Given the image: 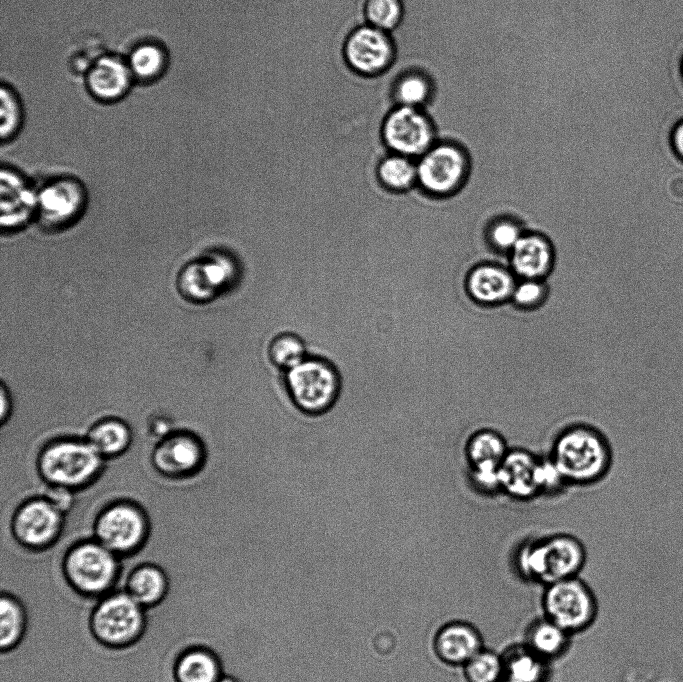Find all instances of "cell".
<instances>
[{
    "label": "cell",
    "instance_id": "1",
    "mask_svg": "<svg viewBox=\"0 0 683 682\" xmlns=\"http://www.w3.org/2000/svg\"><path fill=\"white\" fill-rule=\"evenodd\" d=\"M62 570L75 591L99 599L116 589L121 559L95 538H82L67 547Z\"/></svg>",
    "mask_w": 683,
    "mask_h": 682
},
{
    "label": "cell",
    "instance_id": "2",
    "mask_svg": "<svg viewBox=\"0 0 683 682\" xmlns=\"http://www.w3.org/2000/svg\"><path fill=\"white\" fill-rule=\"evenodd\" d=\"M283 382L294 407L311 417L329 412L342 390L341 374L335 364L314 355H308L298 365L284 372Z\"/></svg>",
    "mask_w": 683,
    "mask_h": 682
},
{
    "label": "cell",
    "instance_id": "3",
    "mask_svg": "<svg viewBox=\"0 0 683 682\" xmlns=\"http://www.w3.org/2000/svg\"><path fill=\"white\" fill-rule=\"evenodd\" d=\"M103 464L104 459L86 438L52 441L41 449L37 459L38 473L47 485L73 491L95 481Z\"/></svg>",
    "mask_w": 683,
    "mask_h": 682
},
{
    "label": "cell",
    "instance_id": "4",
    "mask_svg": "<svg viewBox=\"0 0 683 682\" xmlns=\"http://www.w3.org/2000/svg\"><path fill=\"white\" fill-rule=\"evenodd\" d=\"M145 621V608L126 591L117 590L97 600L90 615V628L100 643L121 648L140 638Z\"/></svg>",
    "mask_w": 683,
    "mask_h": 682
},
{
    "label": "cell",
    "instance_id": "5",
    "mask_svg": "<svg viewBox=\"0 0 683 682\" xmlns=\"http://www.w3.org/2000/svg\"><path fill=\"white\" fill-rule=\"evenodd\" d=\"M584 560L582 545L573 537L559 535L524 547L518 567L523 576L549 585L575 577Z\"/></svg>",
    "mask_w": 683,
    "mask_h": 682
},
{
    "label": "cell",
    "instance_id": "6",
    "mask_svg": "<svg viewBox=\"0 0 683 682\" xmlns=\"http://www.w3.org/2000/svg\"><path fill=\"white\" fill-rule=\"evenodd\" d=\"M92 537L120 558L127 557L145 546L150 537V523L139 505L117 501L97 514Z\"/></svg>",
    "mask_w": 683,
    "mask_h": 682
},
{
    "label": "cell",
    "instance_id": "7",
    "mask_svg": "<svg viewBox=\"0 0 683 682\" xmlns=\"http://www.w3.org/2000/svg\"><path fill=\"white\" fill-rule=\"evenodd\" d=\"M418 186L432 197H448L466 183L470 160L456 143L437 141L416 161Z\"/></svg>",
    "mask_w": 683,
    "mask_h": 682
},
{
    "label": "cell",
    "instance_id": "8",
    "mask_svg": "<svg viewBox=\"0 0 683 682\" xmlns=\"http://www.w3.org/2000/svg\"><path fill=\"white\" fill-rule=\"evenodd\" d=\"M609 458L608 448L597 433L575 428L557 441L553 462L563 477L586 482L606 470Z\"/></svg>",
    "mask_w": 683,
    "mask_h": 682
},
{
    "label": "cell",
    "instance_id": "9",
    "mask_svg": "<svg viewBox=\"0 0 683 682\" xmlns=\"http://www.w3.org/2000/svg\"><path fill=\"white\" fill-rule=\"evenodd\" d=\"M64 531V514L45 497L26 500L13 514L10 533L20 546L43 551L57 544Z\"/></svg>",
    "mask_w": 683,
    "mask_h": 682
},
{
    "label": "cell",
    "instance_id": "10",
    "mask_svg": "<svg viewBox=\"0 0 683 682\" xmlns=\"http://www.w3.org/2000/svg\"><path fill=\"white\" fill-rule=\"evenodd\" d=\"M382 140L392 153L411 159L421 157L436 142V131L420 108L396 106L385 118Z\"/></svg>",
    "mask_w": 683,
    "mask_h": 682
},
{
    "label": "cell",
    "instance_id": "11",
    "mask_svg": "<svg viewBox=\"0 0 683 682\" xmlns=\"http://www.w3.org/2000/svg\"><path fill=\"white\" fill-rule=\"evenodd\" d=\"M543 605L547 618L567 633L584 629L596 614L593 594L575 577L549 584Z\"/></svg>",
    "mask_w": 683,
    "mask_h": 682
},
{
    "label": "cell",
    "instance_id": "12",
    "mask_svg": "<svg viewBox=\"0 0 683 682\" xmlns=\"http://www.w3.org/2000/svg\"><path fill=\"white\" fill-rule=\"evenodd\" d=\"M344 56L355 72L375 76L392 66L396 50L390 33L365 24L355 29L347 38Z\"/></svg>",
    "mask_w": 683,
    "mask_h": 682
},
{
    "label": "cell",
    "instance_id": "13",
    "mask_svg": "<svg viewBox=\"0 0 683 682\" xmlns=\"http://www.w3.org/2000/svg\"><path fill=\"white\" fill-rule=\"evenodd\" d=\"M206 449L198 436L187 431L164 435L152 452V464L162 475L183 478L200 471Z\"/></svg>",
    "mask_w": 683,
    "mask_h": 682
},
{
    "label": "cell",
    "instance_id": "14",
    "mask_svg": "<svg viewBox=\"0 0 683 682\" xmlns=\"http://www.w3.org/2000/svg\"><path fill=\"white\" fill-rule=\"evenodd\" d=\"M84 204L82 185L72 178H59L37 194L36 214L44 226L60 229L79 217Z\"/></svg>",
    "mask_w": 683,
    "mask_h": 682
},
{
    "label": "cell",
    "instance_id": "15",
    "mask_svg": "<svg viewBox=\"0 0 683 682\" xmlns=\"http://www.w3.org/2000/svg\"><path fill=\"white\" fill-rule=\"evenodd\" d=\"M517 280L509 266L498 262H481L467 273L465 288L477 304L496 306L510 301Z\"/></svg>",
    "mask_w": 683,
    "mask_h": 682
},
{
    "label": "cell",
    "instance_id": "16",
    "mask_svg": "<svg viewBox=\"0 0 683 682\" xmlns=\"http://www.w3.org/2000/svg\"><path fill=\"white\" fill-rule=\"evenodd\" d=\"M133 80L125 59L116 54H106L90 65L85 83L89 94L96 100L113 103L128 93Z\"/></svg>",
    "mask_w": 683,
    "mask_h": 682
},
{
    "label": "cell",
    "instance_id": "17",
    "mask_svg": "<svg viewBox=\"0 0 683 682\" xmlns=\"http://www.w3.org/2000/svg\"><path fill=\"white\" fill-rule=\"evenodd\" d=\"M555 260L551 241L536 232H525L508 254V265L518 279H544Z\"/></svg>",
    "mask_w": 683,
    "mask_h": 682
},
{
    "label": "cell",
    "instance_id": "18",
    "mask_svg": "<svg viewBox=\"0 0 683 682\" xmlns=\"http://www.w3.org/2000/svg\"><path fill=\"white\" fill-rule=\"evenodd\" d=\"M37 194L25 179L11 168L1 171V227L13 231L36 213Z\"/></svg>",
    "mask_w": 683,
    "mask_h": 682
},
{
    "label": "cell",
    "instance_id": "19",
    "mask_svg": "<svg viewBox=\"0 0 683 682\" xmlns=\"http://www.w3.org/2000/svg\"><path fill=\"white\" fill-rule=\"evenodd\" d=\"M481 637L471 625L454 622L443 626L435 636L438 657L452 665L465 664L482 649Z\"/></svg>",
    "mask_w": 683,
    "mask_h": 682
},
{
    "label": "cell",
    "instance_id": "20",
    "mask_svg": "<svg viewBox=\"0 0 683 682\" xmlns=\"http://www.w3.org/2000/svg\"><path fill=\"white\" fill-rule=\"evenodd\" d=\"M168 589L165 572L157 565L144 563L133 568L120 590L126 591L144 608L157 605Z\"/></svg>",
    "mask_w": 683,
    "mask_h": 682
},
{
    "label": "cell",
    "instance_id": "21",
    "mask_svg": "<svg viewBox=\"0 0 683 682\" xmlns=\"http://www.w3.org/2000/svg\"><path fill=\"white\" fill-rule=\"evenodd\" d=\"M538 466L528 453H509L500 464L499 483L512 495L530 496L539 488Z\"/></svg>",
    "mask_w": 683,
    "mask_h": 682
},
{
    "label": "cell",
    "instance_id": "22",
    "mask_svg": "<svg viewBox=\"0 0 683 682\" xmlns=\"http://www.w3.org/2000/svg\"><path fill=\"white\" fill-rule=\"evenodd\" d=\"M86 439L105 460L124 454L132 443L133 434L126 422L111 417L92 425Z\"/></svg>",
    "mask_w": 683,
    "mask_h": 682
},
{
    "label": "cell",
    "instance_id": "23",
    "mask_svg": "<svg viewBox=\"0 0 683 682\" xmlns=\"http://www.w3.org/2000/svg\"><path fill=\"white\" fill-rule=\"evenodd\" d=\"M174 675L177 682H218L223 671L218 657L212 651L194 647L178 657Z\"/></svg>",
    "mask_w": 683,
    "mask_h": 682
},
{
    "label": "cell",
    "instance_id": "24",
    "mask_svg": "<svg viewBox=\"0 0 683 682\" xmlns=\"http://www.w3.org/2000/svg\"><path fill=\"white\" fill-rule=\"evenodd\" d=\"M126 61L135 80L150 82L162 76L168 65V55L159 43L145 41L133 47Z\"/></svg>",
    "mask_w": 683,
    "mask_h": 682
},
{
    "label": "cell",
    "instance_id": "25",
    "mask_svg": "<svg viewBox=\"0 0 683 682\" xmlns=\"http://www.w3.org/2000/svg\"><path fill=\"white\" fill-rule=\"evenodd\" d=\"M543 658L530 648L518 647L502 657L505 682H542L545 677Z\"/></svg>",
    "mask_w": 683,
    "mask_h": 682
},
{
    "label": "cell",
    "instance_id": "26",
    "mask_svg": "<svg viewBox=\"0 0 683 682\" xmlns=\"http://www.w3.org/2000/svg\"><path fill=\"white\" fill-rule=\"evenodd\" d=\"M433 85L430 78L421 70L404 71L396 80L393 97L397 106L423 109L431 100Z\"/></svg>",
    "mask_w": 683,
    "mask_h": 682
},
{
    "label": "cell",
    "instance_id": "27",
    "mask_svg": "<svg viewBox=\"0 0 683 682\" xmlns=\"http://www.w3.org/2000/svg\"><path fill=\"white\" fill-rule=\"evenodd\" d=\"M27 625L26 611L14 596L1 592L0 598V648L6 651L22 639Z\"/></svg>",
    "mask_w": 683,
    "mask_h": 682
},
{
    "label": "cell",
    "instance_id": "28",
    "mask_svg": "<svg viewBox=\"0 0 683 682\" xmlns=\"http://www.w3.org/2000/svg\"><path fill=\"white\" fill-rule=\"evenodd\" d=\"M377 174L380 182L394 192H405L418 184L416 161L395 153L380 161Z\"/></svg>",
    "mask_w": 683,
    "mask_h": 682
},
{
    "label": "cell",
    "instance_id": "29",
    "mask_svg": "<svg viewBox=\"0 0 683 682\" xmlns=\"http://www.w3.org/2000/svg\"><path fill=\"white\" fill-rule=\"evenodd\" d=\"M567 632L548 618L534 623L527 634V647L541 658L559 655L567 643Z\"/></svg>",
    "mask_w": 683,
    "mask_h": 682
},
{
    "label": "cell",
    "instance_id": "30",
    "mask_svg": "<svg viewBox=\"0 0 683 682\" xmlns=\"http://www.w3.org/2000/svg\"><path fill=\"white\" fill-rule=\"evenodd\" d=\"M308 356L306 345L294 333H281L275 336L268 347L270 362L283 373L292 369Z\"/></svg>",
    "mask_w": 683,
    "mask_h": 682
},
{
    "label": "cell",
    "instance_id": "31",
    "mask_svg": "<svg viewBox=\"0 0 683 682\" xmlns=\"http://www.w3.org/2000/svg\"><path fill=\"white\" fill-rule=\"evenodd\" d=\"M488 246L501 255L508 256L525 233L521 223L510 216L492 218L484 229Z\"/></svg>",
    "mask_w": 683,
    "mask_h": 682
},
{
    "label": "cell",
    "instance_id": "32",
    "mask_svg": "<svg viewBox=\"0 0 683 682\" xmlns=\"http://www.w3.org/2000/svg\"><path fill=\"white\" fill-rule=\"evenodd\" d=\"M467 453L474 467L500 465L506 456L504 441L492 431H482L472 436Z\"/></svg>",
    "mask_w": 683,
    "mask_h": 682
},
{
    "label": "cell",
    "instance_id": "33",
    "mask_svg": "<svg viewBox=\"0 0 683 682\" xmlns=\"http://www.w3.org/2000/svg\"><path fill=\"white\" fill-rule=\"evenodd\" d=\"M0 135L2 141L11 140L20 130L23 123V106L19 95L8 84L0 89Z\"/></svg>",
    "mask_w": 683,
    "mask_h": 682
},
{
    "label": "cell",
    "instance_id": "34",
    "mask_svg": "<svg viewBox=\"0 0 683 682\" xmlns=\"http://www.w3.org/2000/svg\"><path fill=\"white\" fill-rule=\"evenodd\" d=\"M403 13L401 0H367L365 5L367 24L387 33L400 25Z\"/></svg>",
    "mask_w": 683,
    "mask_h": 682
},
{
    "label": "cell",
    "instance_id": "35",
    "mask_svg": "<svg viewBox=\"0 0 683 682\" xmlns=\"http://www.w3.org/2000/svg\"><path fill=\"white\" fill-rule=\"evenodd\" d=\"M469 682H500L503 677L502 657L481 649L464 664Z\"/></svg>",
    "mask_w": 683,
    "mask_h": 682
},
{
    "label": "cell",
    "instance_id": "36",
    "mask_svg": "<svg viewBox=\"0 0 683 682\" xmlns=\"http://www.w3.org/2000/svg\"><path fill=\"white\" fill-rule=\"evenodd\" d=\"M547 292L544 279H518L510 301L518 308L533 309L545 301Z\"/></svg>",
    "mask_w": 683,
    "mask_h": 682
},
{
    "label": "cell",
    "instance_id": "37",
    "mask_svg": "<svg viewBox=\"0 0 683 682\" xmlns=\"http://www.w3.org/2000/svg\"><path fill=\"white\" fill-rule=\"evenodd\" d=\"M43 497L65 515L72 508L74 491L62 486L48 485Z\"/></svg>",
    "mask_w": 683,
    "mask_h": 682
},
{
    "label": "cell",
    "instance_id": "38",
    "mask_svg": "<svg viewBox=\"0 0 683 682\" xmlns=\"http://www.w3.org/2000/svg\"><path fill=\"white\" fill-rule=\"evenodd\" d=\"M671 146L673 153L683 160V120L679 121L672 130Z\"/></svg>",
    "mask_w": 683,
    "mask_h": 682
},
{
    "label": "cell",
    "instance_id": "39",
    "mask_svg": "<svg viewBox=\"0 0 683 682\" xmlns=\"http://www.w3.org/2000/svg\"><path fill=\"white\" fill-rule=\"evenodd\" d=\"M0 396H1V423L4 424L7 419L10 417L11 411H12V399L10 392L8 391V388L5 386V384H1V389H0Z\"/></svg>",
    "mask_w": 683,
    "mask_h": 682
},
{
    "label": "cell",
    "instance_id": "40",
    "mask_svg": "<svg viewBox=\"0 0 683 682\" xmlns=\"http://www.w3.org/2000/svg\"><path fill=\"white\" fill-rule=\"evenodd\" d=\"M218 682H241L234 676L223 674Z\"/></svg>",
    "mask_w": 683,
    "mask_h": 682
},
{
    "label": "cell",
    "instance_id": "41",
    "mask_svg": "<svg viewBox=\"0 0 683 682\" xmlns=\"http://www.w3.org/2000/svg\"><path fill=\"white\" fill-rule=\"evenodd\" d=\"M679 72H682V71H679ZM673 75H674V74H673ZM667 80H668V79H667ZM665 81H666V80H665ZM661 82H662V81H661ZM658 83H660V82H658ZM658 83H656V84H658ZM656 84H654V85H656ZM654 85H653V86H654ZM653 86H652V87H653ZM650 88H651V87H650ZM650 88H648V89H650ZM648 89H647V90H648ZM647 90H646V91H647ZM646 91H645V92H646ZM644 94H645V93H644ZM644 94L642 95V97L644 96ZM642 97H641V99H642ZM641 99H640V102H641ZM640 102H639V104H640ZM639 104H638V108H639ZM638 108H637V111H638ZM636 115H637V112H636ZM635 126H636V128H637L638 130H640L641 132H645V133H649V134L661 135V134L651 133V132H647V131H643V130L639 129L638 126L636 125V116H635ZM662 136H671V135H662Z\"/></svg>",
    "mask_w": 683,
    "mask_h": 682
},
{
    "label": "cell",
    "instance_id": "42",
    "mask_svg": "<svg viewBox=\"0 0 683 682\" xmlns=\"http://www.w3.org/2000/svg\"><path fill=\"white\" fill-rule=\"evenodd\" d=\"M678 72H679V71H678ZM676 73H677V72H676ZM674 74H675V73H674ZM669 78H670V77H669ZM669 78H668V79H669ZM664 81H665V80H664ZM660 82H661V81H660ZM657 83H658V82H657ZM655 84H656V83H655ZM653 85H654V84H653ZM653 85H651V86H653ZM651 86H650V87H651ZM650 87H648V88H650ZM648 88H647V89H648ZM647 89H646V90H647ZM646 90H645V91H646ZM645 91H644V92H645ZM644 92L642 93V95L644 94ZM641 97H642V96H641ZM640 99H641V98H640ZM639 102H640V100H639ZM639 102H638V104H639ZM637 108H638V105H637ZM636 112H637V109H636ZM635 116H636V113H635ZM634 125H635V120H634ZM635 129H636L638 132H640V133H644V134H648V135H656V134H649V133L641 132L640 130H638V129L636 128V126H635ZM657 136H662V135H657ZM665 137H670V136H665Z\"/></svg>",
    "mask_w": 683,
    "mask_h": 682
},
{
    "label": "cell",
    "instance_id": "43",
    "mask_svg": "<svg viewBox=\"0 0 683 682\" xmlns=\"http://www.w3.org/2000/svg\"><path fill=\"white\" fill-rule=\"evenodd\" d=\"M681 67H682V74H683V60H682V64H681Z\"/></svg>",
    "mask_w": 683,
    "mask_h": 682
},
{
    "label": "cell",
    "instance_id": "44",
    "mask_svg": "<svg viewBox=\"0 0 683 682\" xmlns=\"http://www.w3.org/2000/svg\"><path fill=\"white\" fill-rule=\"evenodd\" d=\"M500 682H505V681L503 680V681H500Z\"/></svg>",
    "mask_w": 683,
    "mask_h": 682
}]
</instances>
